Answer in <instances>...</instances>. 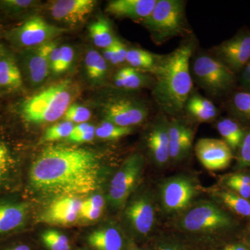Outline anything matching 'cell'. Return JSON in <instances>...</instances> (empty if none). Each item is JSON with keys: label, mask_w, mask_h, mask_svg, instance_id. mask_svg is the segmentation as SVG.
<instances>
[{"label": "cell", "mask_w": 250, "mask_h": 250, "mask_svg": "<svg viewBox=\"0 0 250 250\" xmlns=\"http://www.w3.org/2000/svg\"><path fill=\"white\" fill-rule=\"evenodd\" d=\"M100 173L98 157L91 151L51 146L33 162L29 181L38 191L75 196L95 191L100 184Z\"/></svg>", "instance_id": "obj_1"}, {"label": "cell", "mask_w": 250, "mask_h": 250, "mask_svg": "<svg viewBox=\"0 0 250 250\" xmlns=\"http://www.w3.org/2000/svg\"><path fill=\"white\" fill-rule=\"evenodd\" d=\"M195 48V41L183 42L172 53L164 56L153 72V98L166 116H178L192 93L190 60Z\"/></svg>", "instance_id": "obj_2"}, {"label": "cell", "mask_w": 250, "mask_h": 250, "mask_svg": "<svg viewBox=\"0 0 250 250\" xmlns=\"http://www.w3.org/2000/svg\"><path fill=\"white\" fill-rule=\"evenodd\" d=\"M72 86L71 81L63 80L27 98L21 105L22 118L34 124L58 121L70 106Z\"/></svg>", "instance_id": "obj_3"}, {"label": "cell", "mask_w": 250, "mask_h": 250, "mask_svg": "<svg viewBox=\"0 0 250 250\" xmlns=\"http://www.w3.org/2000/svg\"><path fill=\"white\" fill-rule=\"evenodd\" d=\"M143 22L156 44L189 32L185 1L181 0H157L152 13Z\"/></svg>", "instance_id": "obj_4"}, {"label": "cell", "mask_w": 250, "mask_h": 250, "mask_svg": "<svg viewBox=\"0 0 250 250\" xmlns=\"http://www.w3.org/2000/svg\"><path fill=\"white\" fill-rule=\"evenodd\" d=\"M233 225L230 215L213 201L194 202L177 215L176 228L194 234H213L228 229Z\"/></svg>", "instance_id": "obj_5"}, {"label": "cell", "mask_w": 250, "mask_h": 250, "mask_svg": "<svg viewBox=\"0 0 250 250\" xmlns=\"http://www.w3.org/2000/svg\"><path fill=\"white\" fill-rule=\"evenodd\" d=\"M157 192L161 210L166 215L177 216L194 203L200 193V186L191 175L179 174L163 180Z\"/></svg>", "instance_id": "obj_6"}, {"label": "cell", "mask_w": 250, "mask_h": 250, "mask_svg": "<svg viewBox=\"0 0 250 250\" xmlns=\"http://www.w3.org/2000/svg\"><path fill=\"white\" fill-rule=\"evenodd\" d=\"M192 73L197 84L212 96H220L232 89L234 72L208 54L197 56L192 62Z\"/></svg>", "instance_id": "obj_7"}, {"label": "cell", "mask_w": 250, "mask_h": 250, "mask_svg": "<svg viewBox=\"0 0 250 250\" xmlns=\"http://www.w3.org/2000/svg\"><path fill=\"white\" fill-rule=\"evenodd\" d=\"M145 167V159L141 154H134L123 163L113 176L108 200L113 208H124L135 189L139 185Z\"/></svg>", "instance_id": "obj_8"}, {"label": "cell", "mask_w": 250, "mask_h": 250, "mask_svg": "<svg viewBox=\"0 0 250 250\" xmlns=\"http://www.w3.org/2000/svg\"><path fill=\"white\" fill-rule=\"evenodd\" d=\"M125 207V220L133 232L142 237L152 232L157 220L156 194L151 190H143Z\"/></svg>", "instance_id": "obj_9"}, {"label": "cell", "mask_w": 250, "mask_h": 250, "mask_svg": "<svg viewBox=\"0 0 250 250\" xmlns=\"http://www.w3.org/2000/svg\"><path fill=\"white\" fill-rule=\"evenodd\" d=\"M65 31L64 28L49 24L43 18L34 16L11 30L9 37L18 45L32 48L52 42Z\"/></svg>", "instance_id": "obj_10"}, {"label": "cell", "mask_w": 250, "mask_h": 250, "mask_svg": "<svg viewBox=\"0 0 250 250\" xmlns=\"http://www.w3.org/2000/svg\"><path fill=\"white\" fill-rule=\"evenodd\" d=\"M105 121L112 124L131 127L147 119L149 108L141 101L122 98L110 100L104 108Z\"/></svg>", "instance_id": "obj_11"}, {"label": "cell", "mask_w": 250, "mask_h": 250, "mask_svg": "<svg viewBox=\"0 0 250 250\" xmlns=\"http://www.w3.org/2000/svg\"><path fill=\"white\" fill-rule=\"evenodd\" d=\"M215 58L231 71L243 70L250 60V31L240 33L213 49Z\"/></svg>", "instance_id": "obj_12"}, {"label": "cell", "mask_w": 250, "mask_h": 250, "mask_svg": "<svg viewBox=\"0 0 250 250\" xmlns=\"http://www.w3.org/2000/svg\"><path fill=\"white\" fill-rule=\"evenodd\" d=\"M195 150L202 165L210 171L226 168L233 159L232 150L223 140H199L195 145Z\"/></svg>", "instance_id": "obj_13"}, {"label": "cell", "mask_w": 250, "mask_h": 250, "mask_svg": "<svg viewBox=\"0 0 250 250\" xmlns=\"http://www.w3.org/2000/svg\"><path fill=\"white\" fill-rule=\"evenodd\" d=\"M52 42L32 47L24 52L22 57L23 69L31 85L41 84L48 77L50 70V54L56 47Z\"/></svg>", "instance_id": "obj_14"}, {"label": "cell", "mask_w": 250, "mask_h": 250, "mask_svg": "<svg viewBox=\"0 0 250 250\" xmlns=\"http://www.w3.org/2000/svg\"><path fill=\"white\" fill-rule=\"evenodd\" d=\"M169 122L164 113H159L147 135L149 155L155 166L159 167H164L170 161Z\"/></svg>", "instance_id": "obj_15"}, {"label": "cell", "mask_w": 250, "mask_h": 250, "mask_svg": "<svg viewBox=\"0 0 250 250\" xmlns=\"http://www.w3.org/2000/svg\"><path fill=\"white\" fill-rule=\"evenodd\" d=\"M96 4L94 0H58L54 1L49 9L55 21L74 25L83 22Z\"/></svg>", "instance_id": "obj_16"}, {"label": "cell", "mask_w": 250, "mask_h": 250, "mask_svg": "<svg viewBox=\"0 0 250 250\" xmlns=\"http://www.w3.org/2000/svg\"><path fill=\"white\" fill-rule=\"evenodd\" d=\"M193 131L183 120L174 118L169 122L170 161L180 162L190 155Z\"/></svg>", "instance_id": "obj_17"}, {"label": "cell", "mask_w": 250, "mask_h": 250, "mask_svg": "<svg viewBox=\"0 0 250 250\" xmlns=\"http://www.w3.org/2000/svg\"><path fill=\"white\" fill-rule=\"evenodd\" d=\"M157 0H114L108 2L106 11L118 18L144 21L151 14Z\"/></svg>", "instance_id": "obj_18"}, {"label": "cell", "mask_w": 250, "mask_h": 250, "mask_svg": "<svg viewBox=\"0 0 250 250\" xmlns=\"http://www.w3.org/2000/svg\"><path fill=\"white\" fill-rule=\"evenodd\" d=\"M90 246L96 250H123V233L113 225L95 230L88 238Z\"/></svg>", "instance_id": "obj_19"}, {"label": "cell", "mask_w": 250, "mask_h": 250, "mask_svg": "<svg viewBox=\"0 0 250 250\" xmlns=\"http://www.w3.org/2000/svg\"><path fill=\"white\" fill-rule=\"evenodd\" d=\"M184 109L192 119L200 123H207L215 119L218 110L212 102L198 93H191Z\"/></svg>", "instance_id": "obj_20"}, {"label": "cell", "mask_w": 250, "mask_h": 250, "mask_svg": "<svg viewBox=\"0 0 250 250\" xmlns=\"http://www.w3.org/2000/svg\"><path fill=\"white\" fill-rule=\"evenodd\" d=\"M27 207L25 204L0 205V234L21 228L25 221Z\"/></svg>", "instance_id": "obj_21"}, {"label": "cell", "mask_w": 250, "mask_h": 250, "mask_svg": "<svg viewBox=\"0 0 250 250\" xmlns=\"http://www.w3.org/2000/svg\"><path fill=\"white\" fill-rule=\"evenodd\" d=\"M114 82L118 88L136 90L150 84L154 85V79L129 66L123 67L117 72Z\"/></svg>", "instance_id": "obj_22"}, {"label": "cell", "mask_w": 250, "mask_h": 250, "mask_svg": "<svg viewBox=\"0 0 250 250\" xmlns=\"http://www.w3.org/2000/svg\"><path fill=\"white\" fill-rule=\"evenodd\" d=\"M164 56L158 55L142 49H128L126 62L136 70L153 74Z\"/></svg>", "instance_id": "obj_23"}, {"label": "cell", "mask_w": 250, "mask_h": 250, "mask_svg": "<svg viewBox=\"0 0 250 250\" xmlns=\"http://www.w3.org/2000/svg\"><path fill=\"white\" fill-rule=\"evenodd\" d=\"M217 129L224 142L231 150L240 147L246 133L236 121L229 118H223L217 123Z\"/></svg>", "instance_id": "obj_24"}, {"label": "cell", "mask_w": 250, "mask_h": 250, "mask_svg": "<svg viewBox=\"0 0 250 250\" xmlns=\"http://www.w3.org/2000/svg\"><path fill=\"white\" fill-rule=\"evenodd\" d=\"M22 85V74L14 59H0V86L16 90Z\"/></svg>", "instance_id": "obj_25"}, {"label": "cell", "mask_w": 250, "mask_h": 250, "mask_svg": "<svg viewBox=\"0 0 250 250\" xmlns=\"http://www.w3.org/2000/svg\"><path fill=\"white\" fill-rule=\"evenodd\" d=\"M214 192L219 201L234 213L241 216L250 217V202L248 200L233 190H217Z\"/></svg>", "instance_id": "obj_26"}, {"label": "cell", "mask_w": 250, "mask_h": 250, "mask_svg": "<svg viewBox=\"0 0 250 250\" xmlns=\"http://www.w3.org/2000/svg\"><path fill=\"white\" fill-rule=\"evenodd\" d=\"M90 38L97 47L105 49L113 44L116 37L112 31L111 24L105 18H99L89 27Z\"/></svg>", "instance_id": "obj_27"}, {"label": "cell", "mask_w": 250, "mask_h": 250, "mask_svg": "<svg viewBox=\"0 0 250 250\" xmlns=\"http://www.w3.org/2000/svg\"><path fill=\"white\" fill-rule=\"evenodd\" d=\"M85 67L87 75L92 80H102L106 76L107 72V62L104 58L103 54L96 50H90L86 54Z\"/></svg>", "instance_id": "obj_28"}, {"label": "cell", "mask_w": 250, "mask_h": 250, "mask_svg": "<svg viewBox=\"0 0 250 250\" xmlns=\"http://www.w3.org/2000/svg\"><path fill=\"white\" fill-rule=\"evenodd\" d=\"M229 109L236 118L250 122V91L234 94L230 100Z\"/></svg>", "instance_id": "obj_29"}, {"label": "cell", "mask_w": 250, "mask_h": 250, "mask_svg": "<svg viewBox=\"0 0 250 250\" xmlns=\"http://www.w3.org/2000/svg\"><path fill=\"white\" fill-rule=\"evenodd\" d=\"M131 127H123L104 121L95 129V136L105 140H117L125 137L132 132Z\"/></svg>", "instance_id": "obj_30"}, {"label": "cell", "mask_w": 250, "mask_h": 250, "mask_svg": "<svg viewBox=\"0 0 250 250\" xmlns=\"http://www.w3.org/2000/svg\"><path fill=\"white\" fill-rule=\"evenodd\" d=\"M83 201L75 196H62L54 200L46 210L52 212H74L79 213Z\"/></svg>", "instance_id": "obj_31"}, {"label": "cell", "mask_w": 250, "mask_h": 250, "mask_svg": "<svg viewBox=\"0 0 250 250\" xmlns=\"http://www.w3.org/2000/svg\"><path fill=\"white\" fill-rule=\"evenodd\" d=\"M42 241L50 250H70L66 236L56 230H47L42 234Z\"/></svg>", "instance_id": "obj_32"}, {"label": "cell", "mask_w": 250, "mask_h": 250, "mask_svg": "<svg viewBox=\"0 0 250 250\" xmlns=\"http://www.w3.org/2000/svg\"><path fill=\"white\" fill-rule=\"evenodd\" d=\"M73 123L64 121L49 126L46 129L43 136V141L45 142L58 141V140L68 138L72 134L74 128Z\"/></svg>", "instance_id": "obj_33"}, {"label": "cell", "mask_w": 250, "mask_h": 250, "mask_svg": "<svg viewBox=\"0 0 250 250\" xmlns=\"http://www.w3.org/2000/svg\"><path fill=\"white\" fill-rule=\"evenodd\" d=\"M79 215L74 212H51L45 210L41 215V220L52 225H68L75 223Z\"/></svg>", "instance_id": "obj_34"}, {"label": "cell", "mask_w": 250, "mask_h": 250, "mask_svg": "<svg viewBox=\"0 0 250 250\" xmlns=\"http://www.w3.org/2000/svg\"><path fill=\"white\" fill-rule=\"evenodd\" d=\"M91 113L88 108L80 105L72 104L69 106L63 116L65 121L72 123H86L90 119Z\"/></svg>", "instance_id": "obj_35"}, {"label": "cell", "mask_w": 250, "mask_h": 250, "mask_svg": "<svg viewBox=\"0 0 250 250\" xmlns=\"http://www.w3.org/2000/svg\"><path fill=\"white\" fill-rule=\"evenodd\" d=\"M74 59V51L70 46L61 47L60 62L57 74L62 73L68 70Z\"/></svg>", "instance_id": "obj_36"}, {"label": "cell", "mask_w": 250, "mask_h": 250, "mask_svg": "<svg viewBox=\"0 0 250 250\" xmlns=\"http://www.w3.org/2000/svg\"><path fill=\"white\" fill-rule=\"evenodd\" d=\"M239 149V166L242 167L250 166V130L245 134L244 139Z\"/></svg>", "instance_id": "obj_37"}, {"label": "cell", "mask_w": 250, "mask_h": 250, "mask_svg": "<svg viewBox=\"0 0 250 250\" xmlns=\"http://www.w3.org/2000/svg\"><path fill=\"white\" fill-rule=\"evenodd\" d=\"M34 4L31 0H4L1 1V4L4 9L10 12H20L22 10L27 9Z\"/></svg>", "instance_id": "obj_38"}, {"label": "cell", "mask_w": 250, "mask_h": 250, "mask_svg": "<svg viewBox=\"0 0 250 250\" xmlns=\"http://www.w3.org/2000/svg\"><path fill=\"white\" fill-rule=\"evenodd\" d=\"M227 185L233 191L236 192L238 195L244 198L249 199L250 197V184L242 183L235 180L231 177H229L226 181Z\"/></svg>", "instance_id": "obj_39"}, {"label": "cell", "mask_w": 250, "mask_h": 250, "mask_svg": "<svg viewBox=\"0 0 250 250\" xmlns=\"http://www.w3.org/2000/svg\"><path fill=\"white\" fill-rule=\"evenodd\" d=\"M11 166L9 150L2 143H0V181L4 178Z\"/></svg>", "instance_id": "obj_40"}, {"label": "cell", "mask_w": 250, "mask_h": 250, "mask_svg": "<svg viewBox=\"0 0 250 250\" xmlns=\"http://www.w3.org/2000/svg\"><path fill=\"white\" fill-rule=\"evenodd\" d=\"M112 46H113V49H114L115 54H116L119 63H123V62H126V54H127L128 52L126 45L119 39L116 38L113 44H112Z\"/></svg>", "instance_id": "obj_41"}, {"label": "cell", "mask_w": 250, "mask_h": 250, "mask_svg": "<svg viewBox=\"0 0 250 250\" xmlns=\"http://www.w3.org/2000/svg\"><path fill=\"white\" fill-rule=\"evenodd\" d=\"M102 209L99 208H92V207H85L82 205L81 208L80 215L82 218L88 220H98L101 216L103 213Z\"/></svg>", "instance_id": "obj_42"}, {"label": "cell", "mask_w": 250, "mask_h": 250, "mask_svg": "<svg viewBox=\"0 0 250 250\" xmlns=\"http://www.w3.org/2000/svg\"><path fill=\"white\" fill-rule=\"evenodd\" d=\"M95 127L92 126L88 131L76 136H69L68 139L74 143H86L90 142L94 139L95 136Z\"/></svg>", "instance_id": "obj_43"}, {"label": "cell", "mask_w": 250, "mask_h": 250, "mask_svg": "<svg viewBox=\"0 0 250 250\" xmlns=\"http://www.w3.org/2000/svg\"><path fill=\"white\" fill-rule=\"evenodd\" d=\"M104 204V197L102 195H95L90 197L88 200L83 201L82 205L103 210Z\"/></svg>", "instance_id": "obj_44"}, {"label": "cell", "mask_w": 250, "mask_h": 250, "mask_svg": "<svg viewBox=\"0 0 250 250\" xmlns=\"http://www.w3.org/2000/svg\"><path fill=\"white\" fill-rule=\"evenodd\" d=\"M61 47L56 46L50 54L49 62H50V70L54 73L57 74L58 71L59 62H60Z\"/></svg>", "instance_id": "obj_45"}, {"label": "cell", "mask_w": 250, "mask_h": 250, "mask_svg": "<svg viewBox=\"0 0 250 250\" xmlns=\"http://www.w3.org/2000/svg\"><path fill=\"white\" fill-rule=\"evenodd\" d=\"M103 56L105 60L106 61V62H111L113 65H118V64H120L112 45L109 46V47H106V48L104 49Z\"/></svg>", "instance_id": "obj_46"}, {"label": "cell", "mask_w": 250, "mask_h": 250, "mask_svg": "<svg viewBox=\"0 0 250 250\" xmlns=\"http://www.w3.org/2000/svg\"><path fill=\"white\" fill-rule=\"evenodd\" d=\"M92 126H93V125L88 124V123H87L77 124L75 125V126H74L73 130H72V134H70V136H76V135L82 134V133L88 131Z\"/></svg>", "instance_id": "obj_47"}, {"label": "cell", "mask_w": 250, "mask_h": 250, "mask_svg": "<svg viewBox=\"0 0 250 250\" xmlns=\"http://www.w3.org/2000/svg\"><path fill=\"white\" fill-rule=\"evenodd\" d=\"M230 177L238 182H242V183L250 184V176L248 174L238 173L233 174Z\"/></svg>", "instance_id": "obj_48"}, {"label": "cell", "mask_w": 250, "mask_h": 250, "mask_svg": "<svg viewBox=\"0 0 250 250\" xmlns=\"http://www.w3.org/2000/svg\"><path fill=\"white\" fill-rule=\"evenodd\" d=\"M222 250H248L246 247L241 244H231L225 246Z\"/></svg>", "instance_id": "obj_49"}, {"label": "cell", "mask_w": 250, "mask_h": 250, "mask_svg": "<svg viewBox=\"0 0 250 250\" xmlns=\"http://www.w3.org/2000/svg\"><path fill=\"white\" fill-rule=\"evenodd\" d=\"M10 250H31V249L29 246H26V245H21V246L16 247L14 249Z\"/></svg>", "instance_id": "obj_50"}, {"label": "cell", "mask_w": 250, "mask_h": 250, "mask_svg": "<svg viewBox=\"0 0 250 250\" xmlns=\"http://www.w3.org/2000/svg\"><path fill=\"white\" fill-rule=\"evenodd\" d=\"M178 250H184L182 249V248H181L180 247L178 246Z\"/></svg>", "instance_id": "obj_51"}, {"label": "cell", "mask_w": 250, "mask_h": 250, "mask_svg": "<svg viewBox=\"0 0 250 250\" xmlns=\"http://www.w3.org/2000/svg\"><path fill=\"white\" fill-rule=\"evenodd\" d=\"M0 55H1V47H0Z\"/></svg>", "instance_id": "obj_52"}, {"label": "cell", "mask_w": 250, "mask_h": 250, "mask_svg": "<svg viewBox=\"0 0 250 250\" xmlns=\"http://www.w3.org/2000/svg\"></svg>", "instance_id": "obj_53"}]
</instances>
